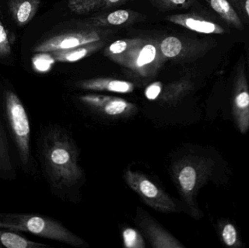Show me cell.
Returning <instances> with one entry per match:
<instances>
[{
  "label": "cell",
  "mask_w": 249,
  "mask_h": 248,
  "mask_svg": "<svg viewBox=\"0 0 249 248\" xmlns=\"http://www.w3.org/2000/svg\"><path fill=\"white\" fill-rule=\"evenodd\" d=\"M38 146L42 167L53 187H70L78 182L83 173L77 149L63 130L48 128L42 132Z\"/></svg>",
  "instance_id": "1"
},
{
  "label": "cell",
  "mask_w": 249,
  "mask_h": 248,
  "mask_svg": "<svg viewBox=\"0 0 249 248\" xmlns=\"http://www.w3.org/2000/svg\"><path fill=\"white\" fill-rule=\"evenodd\" d=\"M3 116L12 141L16 147L18 163L23 173L35 175L36 166L31 149V125L24 105L15 92L4 91Z\"/></svg>",
  "instance_id": "2"
},
{
  "label": "cell",
  "mask_w": 249,
  "mask_h": 248,
  "mask_svg": "<svg viewBox=\"0 0 249 248\" xmlns=\"http://www.w3.org/2000/svg\"><path fill=\"white\" fill-rule=\"evenodd\" d=\"M0 229L29 233L74 247H89L85 240L67 230L56 220L38 214L0 213Z\"/></svg>",
  "instance_id": "3"
},
{
  "label": "cell",
  "mask_w": 249,
  "mask_h": 248,
  "mask_svg": "<svg viewBox=\"0 0 249 248\" xmlns=\"http://www.w3.org/2000/svg\"><path fill=\"white\" fill-rule=\"evenodd\" d=\"M214 167L215 162L212 159L200 156H187L173 166V177L178 192L189 214L194 218L200 216L196 202L197 192L209 180Z\"/></svg>",
  "instance_id": "4"
},
{
  "label": "cell",
  "mask_w": 249,
  "mask_h": 248,
  "mask_svg": "<svg viewBox=\"0 0 249 248\" xmlns=\"http://www.w3.org/2000/svg\"><path fill=\"white\" fill-rule=\"evenodd\" d=\"M124 179L129 187L140 197L143 202L155 211L164 214L177 212V205L169 195L144 175L126 170Z\"/></svg>",
  "instance_id": "5"
},
{
  "label": "cell",
  "mask_w": 249,
  "mask_h": 248,
  "mask_svg": "<svg viewBox=\"0 0 249 248\" xmlns=\"http://www.w3.org/2000/svg\"><path fill=\"white\" fill-rule=\"evenodd\" d=\"M232 113L238 131L247 133L249 130V86L244 60L238 64L234 79Z\"/></svg>",
  "instance_id": "6"
},
{
  "label": "cell",
  "mask_w": 249,
  "mask_h": 248,
  "mask_svg": "<svg viewBox=\"0 0 249 248\" xmlns=\"http://www.w3.org/2000/svg\"><path fill=\"white\" fill-rule=\"evenodd\" d=\"M80 100L92 110L109 117H124L136 111L134 104L114 96L89 94L80 96Z\"/></svg>",
  "instance_id": "7"
},
{
  "label": "cell",
  "mask_w": 249,
  "mask_h": 248,
  "mask_svg": "<svg viewBox=\"0 0 249 248\" xmlns=\"http://www.w3.org/2000/svg\"><path fill=\"white\" fill-rule=\"evenodd\" d=\"M100 35L96 32H76L65 33L50 38L34 48V52H52L57 50L71 49L87 44L101 40Z\"/></svg>",
  "instance_id": "8"
},
{
  "label": "cell",
  "mask_w": 249,
  "mask_h": 248,
  "mask_svg": "<svg viewBox=\"0 0 249 248\" xmlns=\"http://www.w3.org/2000/svg\"><path fill=\"white\" fill-rule=\"evenodd\" d=\"M137 223L152 248H185L184 245L181 244V242L178 241L149 215L144 214H139Z\"/></svg>",
  "instance_id": "9"
},
{
  "label": "cell",
  "mask_w": 249,
  "mask_h": 248,
  "mask_svg": "<svg viewBox=\"0 0 249 248\" xmlns=\"http://www.w3.org/2000/svg\"><path fill=\"white\" fill-rule=\"evenodd\" d=\"M170 21L186 29L204 34H224L227 31L219 23L195 16V15H176L168 17Z\"/></svg>",
  "instance_id": "10"
},
{
  "label": "cell",
  "mask_w": 249,
  "mask_h": 248,
  "mask_svg": "<svg viewBox=\"0 0 249 248\" xmlns=\"http://www.w3.org/2000/svg\"><path fill=\"white\" fill-rule=\"evenodd\" d=\"M156 57V47L152 44H146L141 48L135 45L127 52L125 57H123V60L125 59L126 66L143 74L146 67L155 61Z\"/></svg>",
  "instance_id": "11"
},
{
  "label": "cell",
  "mask_w": 249,
  "mask_h": 248,
  "mask_svg": "<svg viewBox=\"0 0 249 248\" xmlns=\"http://www.w3.org/2000/svg\"><path fill=\"white\" fill-rule=\"evenodd\" d=\"M0 113V178L15 179L16 178V163L10 151L7 130Z\"/></svg>",
  "instance_id": "12"
},
{
  "label": "cell",
  "mask_w": 249,
  "mask_h": 248,
  "mask_svg": "<svg viewBox=\"0 0 249 248\" xmlns=\"http://www.w3.org/2000/svg\"><path fill=\"white\" fill-rule=\"evenodd\" d=\"M79 86L86 90L117 93H130L134 89V86L130 82L113 79L100 78L87 80L80 83Z\"/></svg>",
  "instance_id": "13"
},
{
  "label": "cell",
  "mask_w": 249,
  "mask_h": 248,
  "mask_svg": "<svg viewBox=\"0 0 249 248\" xmlns=\"http://www.w3.org/2000/svg\"><path fill=\"white\" fill-rule=\"evenodd\" d=\"M48 245L33 241L19 231L0 229V248H51Z\"/></svg>",
  "instance_id": "14"
},
{
  "label": "cell",
  "mask_w": 249,
  "mask_h": 248,
  "mask_svg": "<svg viewBox=\"0 0 249 248\" xmlns=\"http://www.w3.org/2000/svg\"><path fill=\"white\" fill-rule=\"evenodd\" d=\"M211 8L230 26L238 30L244 29V23L230 0H206Z\"/></svg>",
  "instance_id": "15"
},
{
  "label": "cell",
  "mask_w": 249,
  "mask_h": 248,
  "mask_svg": "<svg viewBox=\"0 0 249 248\" xmlns=\"http://www.w3.org/2000/svg\"><path fill=\"white\" fill-rule=\"evenodd\" d=\"M39 4V0H13L10 8L16 23L19 26L29 23L36 14Z\"/></svg>",
  "instance_id": "16"
},
{
  "label": "cell",
  "mask_w": 249,
  "mask_h": 248,
  "mask_svg": "<svg viewBox=\"0 0 249 248\" xmlns=\"http://www.w3.org/2000/svg\"><path fill=\"white\" fill-rule=\"evenodd\" d=\"M99 46L100 45L93 42V43L87 44V45H82V46L71 48V49L54 51V52H51V55L57 61L75 62V61H80V60L86 58L90 52H94L96 48Z\"/></svg>",
  "instance_id": "17"
},
{
  "label": "cell",
  "mask_w": 249,
  "mask_h": 248,
  "mask_svg": "<svg viewBox=\"0 0 249 248\" xmlns=\"http://www.w3.org/2000/svg\"><path fill=\"white\" fill-rule=\"evenodd\" d=\"M217 227L221 241L225 246L233 248L244 247L239 232L232 222L228 220H219Z\"/></svg>",
  "instance_id": "18"
},
{
  "label": "cell",
  "mask_w": 249,
  "mask_h": 248,
  "mask_svg": "<svg viewBox=\"0 0 249 248\" xmlns=\"http://www.w3.org/2000/svg\"><path fill=\"white\" fill-rule=\"evenodd\" d=\"M184 45L182 42L176 36H168L162 41L160 50L167 58L178 56L182 52Z\"/></svg>",
  "instance_id": "19"
},
{
  "label": "cell",
  "mask_w": 249,
  "mask_h": 248,
  "mask_svg": "<svg viewBox=\"0 0 249 248\" xmlns=\"http://www.w3.org/2000/svg\"><path fill=\"white\" fill-rule=\"evenodd\" d=\"M55 61V58L49 52H37L32 58V66L36 72L45 73L51 69Z\"/></svg>",
  "instance_id": "20"
},
{
  "label": "cell",
  "mask_w": 249,
  "mask_h": 248,
  "mask_svg": "<svg viewBox=\"0 0 249 248\" xmlns=\"http://www.w3.org/2000/svg\"><path fill=\"white\" fill-rule=\"evenodd\" d=\"M124 247L127 248H144V240L142 234L133 228H125L123 231Z\"/></svg>",
  "instance_id": "21"
},
{
  "label": "cell",
  "mask_w": 249,
  "mask_h": 248,
  "mask_svg": "<svg viewBox=\"0 0 249 248\" xmlns=\"http://www.w3.org/2000/svg\"><path fill=\"white\" fill-rule=\"evenodd\" d=\"M102 0H70L69 5L74 13H86L96 7Z\"/></svg>",
  "instance_id": "22"
},
{
  "label": "cell",
  "mask_w": 249,
  "mask_h": 248,
  "mask_svg": "<svg viewBox=\"0 0 249 248\" xmlns=\"http://www.w3.org/2000/svg\"><path fill=\"white\" fill-rule=\"evenodd\" d=\"M137 41L135 40H118L111 44L108 48V52L114 56H120L124 53L128 49L137 45Z\"/></svg>",
  "instance_id": "23"
},
{
  "label": "cell",
  "mask_w": 249,
  "mask_h": 248,
  "mask_svg": "<svg viewBox=\"0 0 249 248\" xmlns=\"http://www.w3.org/2000/svg\"><path fill=\"white\" fill-rule=\"evenodd\" d=\"M130 17L129 12L124 10H118L112 12L107 17V22L112 26H120L125 23Z\"/></svg>",
  "instance_id": "24"
},
{
  "label": "cell",
  "mask_w": 249,
  "mask_h": 248,
  "mask_svg": "<svg viewBox=\"0 0 249 248\" xmlns=\"http://www.w3.org/2000/svg\"><path fill=\"white\" fill-rule=\"evenodd\" d=\"M11 53V46L4 26L0 20V57L4 58Z\"/></svg>",
  "instance_id": "25"
},
{
  "label": "cell",
  "mask_w": 249,
  "mask_h": 248,
  "mask_svg": "<svg viewBox=\"0 0 249 248\" xmlns=\"http://www.w3.org/2000/svg\"><path fill=\"white\" fill-rule=\"evenodd\" d=\"M235 10L249 21V0H230Z\"/></svg>",
  "instance_id": "26"
},
{
  "label": "cell",
  "mask_w": 249,
  "mask_h": 248,
  "mask_svg": "<svg viewBox=\"0 0 249 248\" xmlns=\"http://www.w3.org/2000/svg\"><path fill=\"white\" fill-rule=\"evenodd\" d=\"M161 90H162V84L158 82V83H152L146 87L145 90V96L149 100H155L160 94Z\"/></svg>",
  "instance_id": "27"
},
{
  "label": "cell",
  "mask_w": 249,
  "mask_h": 248,
  "mask_svg": "<svg viewBox=\"0 0 249 248\" xmlns=\"http://www.w3.org/2000/svg\"><path fill=\"white\" fill-rule=\"evenodd\" d=\"M169 2L175 4V5H186L190 2V0H168Z\"/></svg>",
  "instance_id": "28"
},
{
  "label": "cell",
  "mask_w": 249,
  "mask_h": 248,
  "mask_svg": "<svg viewBox=\"0 0 249 248\" xmlns=\"http://www.w3.org/2000/svg\"><path fill=\"white\" fill-rule=\"evenodd\" d=\"M105 1H106L107 4H109V5H112V4L120 2L121 0H105Z\"/></svg>",
  "instance_id": "29"
},
{
  "label": "cell",
  "mask_w": 249,
  "mask_h": 248,
  "mask_svg": "<svg viewBox=\"0 0 249 248\" xmlns=\"http://www.w3.org/2000/svg\"><path fill=\"white\" fill-rule=\"evenodd\" d=\"M247 66H248V69L249 73V47L247 49Z\"/></svg>",
  "instance_id": "30"
}]
</instances>
